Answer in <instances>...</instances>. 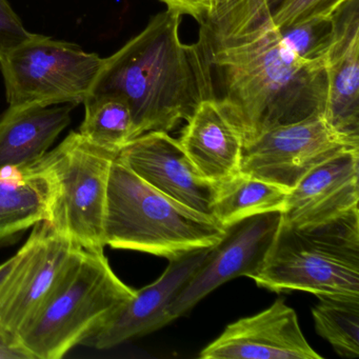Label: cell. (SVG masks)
<instances>
[{"mask_svg": "<svg viewBox=\"0 0 359 359\" xmlns=\"http://www.w3.org/2000/svg\"><path fill=\"white\" fill-rule=\"evenodd\" d=\"M359 150H346L306 173L289 191L281 222L293 226L320 224L358 208Z\"/></svg>", "mask_w": 359, "mask_h": 359, "instance_id": "15", "label": "cell"}, {"mask_svg": "<svg viewBox=\"0 0 359 359\" xmlns=\"http://www.w3.org/2000/svg\"><path fill=\"white\" fill-rule=\"evenodd\" d=\"M32 35L25 28L8 0H0V60L26 43Z\"/></svg>", "mask_w": 359, "mask_h": 359, "instance_id": "24", "label": "cell"}, {"mask_svg": "<svg viewBox=\"0 0 359 359\" xmlns=\"http://www.w3.org/2000/svg\"><path fill=\"white\" fill-rule=\"evenodd\" d=\"M117 158L165 196L212 216L215 184L199 173L180 142L167 132L138 136L118 153Z\"/></svg>", "mask_w": 359, "mask_h": 359, "instance_id": "11", "label": "cell"}, {"mask_svg": "<svg viewBox=\"0 0 359 359\" xmlns=\"http://www.w3.org/2000/svg\"><path fill=\"white\" fill-rule=\"evenodd\" d=\"M172 11L192 16L201 24L213 9V0H161Z\"/></svg>", "mask_w": 359, "mask_h": 359, "instance_id": "25", "label": "cell"}, {"mask_svg": "<svg viewBox=\"0 0 359 359\" xmlns=\"http://www.w3.org/2000/svg\"><path fill=\"white\" fill-rule=\"evenodd\" d=\"M350 0H285L272 12L277 28L283 29L312 20H333Z\"/></svg>", "mask_w": 359, "mask_h": 359, "instance_id": "23", "label": "cell"}, {"mask_svg": "<svg viewBox=\"0 0 359 359\" xmlns=\"http://www.w3.org/2000/svg\"><path fill=\"white\" fill-rule=\"evenodd\" d=\"M104 58L79 46L34 34L0 60L9 106L81 104Z\"/></svg>", "mask_w": 359, "mask_h": 359, "instance_id": "7", "label": "cell"}, {"mask_svg": "<svg viewBox=\"0 0 359 359\" xmlns=\"http://www.w3.org/2000/svg\"><path fill=\"white\" fill-rule=\"evenodd\" d=\"M115 153L71 132L35 161L51 184L49 222L60 236L81 249L104 251L107 190Z\"/></svg>", "mask_w": 359, "mask_h": 359, "instance_id": "6", "label": "cell"}, {"mask_svg": "<svg viewBox=\"0 0 359 359\" xmlns=\"http://www.w3.org/2000/svg\"><path fill=\"white\" fill-rule=\"evenodd\" d=\"M325 65L327 89L323 116L344 142L359 149L358 0H350L334 16Z\"/></svg>", "mask_w": 359, "mask_h": 359, "instance_id": "13", "label": "cell"}, {"mask_svg": "<svg viewBox=\"0 0 359 359\" xmlns=\"http://www.w3.org/2000/svg\"><path fill=\"white\" fill-rule=\"evenodd\" d=\"M214 184L212 216L224 228L257 214L283 211L289 193L241 172Z\"/></svg>", "mask_w": 359, "mask_h": 359, "instance_id": "19", "label": "cell"}, {"mask_svg": "<svg viewBox=\"0 0 359 359\" xmlns=\"http://www.w3.org/2000/svg\"><path fill=\"white\" fill-rule=\"evenodd\" d=\"M182 14L161 12L102 68L89 96H117L131 110L135 138L170 132L203 100H216L213 73L201 41L182 43Z\"/></svg>", "mask_w": 359, "mask_h": 359, "instance_id": "2", "label": "cell"}, {"mask_svg": "<svg viewBox=\"0 0 359 359\" xmlns=\"http://www.w3.org/2000/svg\"><path fill=\"white\" fill-rule=\"evenodd\" d=\"M211 248L195 250L169 260L163 275L151 285L136 290L135 296L86 344L97 350H108L170 323V304L203 264Z\"/></svg>", "mask_w": 359, "mask_h": 359, "instance_id": "14", "label": "cell"}, {"mask_svg": "<svg viewBox=\"0 0 359 359\" xmlns=\"http://www.w3.org/2000/svg\"><path fill=\"white\" fill-rule=\"evenodd\" d=\"M256 285L271 291L359 296V209L320 224L280 222Z\"/></svg>", "mask_w": 359, "mask_h": 359, "instance_id": "5", "label": "cell"}, {"mask_svg": "<svg viewBox=\"0 0 359 359\" xmlns=\"http://www.w3.org/2000/svg\"><path fill=\"white\" fill-rule=\"evenodd\" d=\"M346 150L323 114L273 128L245 142L239 172L291 191L306 173Z\"/></svg>", "mask_w": 359, "mask_h": 359, "instance_id": "8", "label": "cell"}, {"mask_svg": "<svg viewBox=\"0 0 359 359\" xmlns=\"http://www.w3.org/2000/svg\"><path fill=\"white\" fill-rule=\"evenodd\" d=\"M312 309L317 333L344 358L359 357V296H317Z\"/></svg>", "mask_w": 359, "mask_h": 359, "instance_id": "21", "label": "cell"}, {"mask_svg": "<svg viewBox=\"0 0 359 359\" xmlns=\"http://www.w3.org/2000/svg\"><path fill=\"white\" fill-rule=\"evenodd\" d=\"M285 45L302 60L325 58L334 32L333 20H312L279 29Z\"/></svg>", "mask_w": 359, "mask_h": 359, "instance_id": "22", "label": "cell"}, {"mask_svg": "<svg viewBox=\"0 0 359 359\" xmlns=\"http://www.w3.org/2000/svg\"><path fill=\"white\" fill-rule=\"evenodd\" d=\"M104 251L79 249L53 291L14 342L29 359H60L86 344L135 296Z\"/></svg>", "mask_w": 359, "mask_h": 359, "instance_id": "3", "label": "cell"}, {"mask_svg": "<svg viewBox=\"0 0 359 359\" xmlns=\"http://www.w3.org/2000/svg\"><path fill=\"white\" fill-rule=\"evenodd\" d=\"M0 359H29L12 338L0 333Z\"/></svg>", "mask_w": 359, "mask_h": 359, "instance_id": "26", "label": "cell"}, {"mask_svg": "<svg viewBox=\"0 0 359 359\" xmlns=\"http://www.w3.org/2000/svg\"><path fill=\"white\" fill-rule=\"evenodd\" d=\"M226 228L149 186L118 158L107 190L104 245L167 258L213 247Z\"/></svg>", "mask_w": 359, "mask_h": 359, "instance_id": "4", "label": "cell"}, {"mask_svg": "<svg viewBox=\"0 0 359 359\" xmlns=\"http://www.w3.org/2000/svg\"><path fill=\"white\" fill-rule=\"evenodd\" d=\"M81 248L39 222L0 281V333L14 340L33 318Z\"/></svg>", "mask_w": 359, "mask_h": 359, "instance_id": "9", "label": "cell"}, {"mask_svg": "<svg viewBox=\"0 0 359 359\" xmlns=\"http://www.w3.org/2000/svg\"><path fill=\"white\" fill-rule=\"evenodd\" d=\"M285 0H266V5L270 8L271 11H274L275 9L279 7Z\"/></svg>", "mask_w": 359, "mask_h": 359, "instance_id": "28", "label": "cell"}, {"mask_svg": "<svg viewBox=\"0 0 359 359\" xmlns=\"http://www.w3.org/2000/svg\"><path fill=\"white\" fill-rule=\"evenodd\" d=\"M51 184L36 163L0 170V247L49 218Z\"/></svg>", "mask_w": 359, "mask_h": 359, "instance_id": "18", "label": "cell"}, {"mask_svg": "<svg viewBox=\"0 0 359 359\" xmlns=\"http://www.w3.org/2000/svg\"><path fill=\"white\" fill-rule=\"evenodd\" d=\"M199 41L217 75L216 100L243 144L273 128L323 114L325 58L296 55L266 0H213Z\"/></svg>", "mask_w": 359, "mask_h": 359, "instance_id": "1", "label": "cell"}, {"mask_svg": "<svg viewBox=\"0 0 359 359\" xmlns=\"http://www.w3.org/2000/svg\"><path fill=\"white\" fill-rule=\"evenodd\" d=\"M201 359H323L302 334L294 309L283 299L253 316L231 323Z\"/></svg>", "mask_w": 359, "mask_h": 359, "instance_id": "12", "label": "cell"}, {"mask_svg": "<svg viewBox=\"0 0 359 359\" xmlns=\"http://www.w3.org/2000/svg\"><path fill=\"white\" fill-rule=\"evenodd\" d=\"M280 222L281 212L272 211L226 226L224 237L210 249L203 264L170 304V323L186 314L222 283L236 277L253 278L264 264Z\"/></svg>", "mask_w": 359, "mask_h": 359, "instance_id": "10", "label": "cell"}, {"mask_svg": "<svg viewBox=\"0 0 359 359\" xmlns=\"http://www.w3.org/2000/svg\"><path fill=\"white\" fill-rule=\"evenodd\" d=\"M12 264H13V256H12L10 259H8L7 262L0 264V281L3 280L4 277L6 276L8 271H9L10 268H11Z\"/></svg>", "mask_w": 359, "mask_h": 359, "instance_id": "27", "label": "cell"}, {"mask_svg": "<svg viewBox=\"0 0 359 359\" xmlns=\"http://www.w3.org/2000/svg\"><path fill=\"white\" fill-rule=\"evenodd\" d=\"M75 104L9 106L0 116V170L39 161L70 125Z\"/></svg>", "mask_w": 359, "mask_h": 359, "instance_id": "17", "label": "cell"}, {"mask_svg": "<svg viewBox=\"0 0 359 359\" xmlns=\"http://www.w3.org/2000/svg\"><path fill=\"white\" fill-rule=\"evenodd\" d=\"M85 117L79 133L104 150L118 154L135 140V127L130 107L117 96H88Z\"/></svg>", "mask_w": 359, "mask_h": 359, "instance_id": "20", "label": "cell"}, {"mask_svg": "<svg viewBox=\"0 0 359 359\" xmlns=\"http://www.w3.org/2000/svg\"><path fill=\"white\" fill-rule=\"evenodd\" d=\"M178 142L199 173L212 184L238 173L243 137L217 100L201 102Z\"/></svg>", "mask_w": 359, "mask_h": 359, "instance_id": "16", "label": "cell"}]
</instances>
